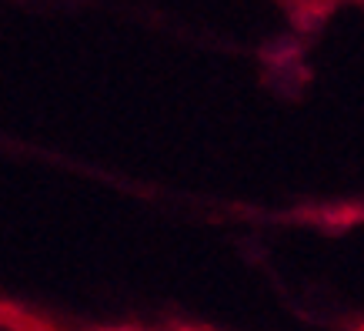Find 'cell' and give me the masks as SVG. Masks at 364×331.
Returning a JSON list of instances; mask_svg holds the SVG:
<instances>
[{
	"label": "cell",
	"mask_w": 364,
	"mask_h": 331,
	"mask_svg": "<svg viewBox=\"0 0 364 331\" xmlns=\"http://www.w3.org/2000/svg\"><path fill=\"white\" fill-rule=\"evenodd\" d=\"M100 331H141V328H100Z\"/></svg>",
	"instance_id": "obj_1"
},
{
	"label": "cell",
	"mask_w": 364,
	"mask_h": 331,
	"mask_svg": "<svg viewBox=\"0 0 364 331\" xmlns=\"http://www.w3.org/2000/svg\"><path fill=\"white\" fill-rule=\"evenodd\" d=\"M358 331H364V328H358Z\"/></svg>",
	"instance_id": "obj_2"
}]
</instances>
